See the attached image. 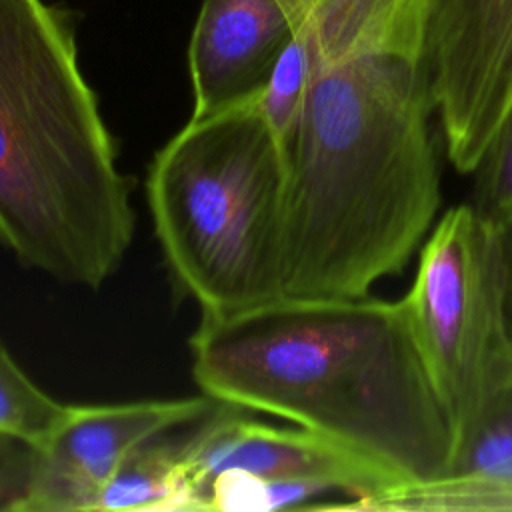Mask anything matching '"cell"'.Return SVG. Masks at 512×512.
<instances>
[{"label": "cell", "instance_id": "obj_7", "mask_svg": "<svg viewBox=\"0 0 512 512\" xmlns=\"http://www.w3.org/2000/svg\"><path fill=\"white\" fill-rule=\"evenodd\" d=\"M218 402L206 394L178 400L70 404L52 436L28 454L16 512H96L120 464L144 442L206 418Z\"/></svg>", "mask_w": 512, "mask_h": 512}, {"label": "cell", "instance_id": "obj_12", "mask_svg": "<svg viewBox=\"0 0 512 512\" xmlns=\"http://www.w3.org/2000/svg\"><path fill=\"white\" fill-rule=\"evenodd\" d=\"M70 404L44 392L0 340V440L40 448L66 418Z\"/></svg>", "mask_w": 512, "mask_h": 512}, {"label": "cell", "instance_id": "obj_5", "mask_svg": "<svg viewBox=\"0 0 512 512\" xmlns=\"http://www.w3.org/2000/svg\"><path fill=\"white\" fill-rule=\"evenodd\" d=\"M506 282L504 232L472 202H460L432 224L418 248L412 284L400 298L456 444L512 350Z\"/></svg>", "mask_w": 512, "mask_h": 512}, {"label": "cell", "instance_id": "obj_2", "mask_svg": "<svg viewBox=\"0 0 512 512\" xmlns=\"http://www.w3.org/2000/svg\"><path fill=\"white\" fill-rule=\"evenodd\" d=\"M192 378L214 402L278 416L342 448L384 488L442 474L456 434L400 300H276L200 316Z\"/></svg>", "mask_w": 512, "mask_h": 512}, {"label": "cell", "instance_id": "obj_14", "mask_svg": "<svg viewBox=\"0 0 512 512\" xmlns=\"http://www.w3.org/2000/svg\"><path fill=\"white\" fill-rule=\"evenodd\" d=\"M504 246H506V270H508L506 318H508V330H510V338H512V228L504 230Z\"/></svg>", "mask_w": 512, "mask_h": 512}, {"label": "cell", "instance_id": "obj_1", "mask_svg": "<svg viewBox=\"0 0 512 512\" xmlns=\"http://www.w3.org/2000/svg\"><path fill=\"white\" fill-rule=\"evenodd\" d=\"M310 80L286 140L282 296H366L442 204L424 0H298Z\"/></svg>", "mask_w": 512, "mask_h": 512}, {"label": "cell", "instance_id": "obj_9", "mask_svg": "<svg viewBox=\"0 0 512 512\" xmlns=\"http://www.w3.org/2000/svg\"><path fill=\"white\" fill-rule=\"evenodd\" d=\"M348 512H512V350L460 436L450 466L428 480L338 504Z\"/></svg>", "mask_w": 512, "mask_h": 512}, {"label": "cell", "instance_id": "obj_4", "mask_svg": "<svg viewBox=\"0 0 512 512\" xmlns=\"http://www.w3.org/2000/svg\"><path fill=\"white\" fill-rule=\"evenodd\" d=\"M286 152L258 98L192 116L152 158L146 202L174 288L202 316L282 296Z\"/></svg>", "mask_w": 512, "mask_h": 512}, {"label": "cell", "instance_id": "obj_15", "mask_svg": "<svg viewBox=\"0 0 512 512\" xmlns=\"http://www.w3.org/2000/svg\"><path fill=\"white\" fill-rule=\"evenodd\" d=\"M10 468H8V460L4 450L0 448V508L6 506L8 498H10Z\"/></svg>", "mask_w": 512, "mask_h": 512}, {"label": "cell", "instance_id": "obj_3", "mask_svg": "<svg viewBox=\"0 0 512 512\" xmlns=\"http://www.w3.org/2000/svg\"><path fill=\"white\" fill-rule=\"evenodd\" d=\"M130 192L68 20L0 0V242L24 268L96 290L132 244Z\"/></svg>", "mask_w": 512, "mask_h": 512}, {"label": "cell", "instance_id": "obj_10", "mask_svg": "<svg viewBox=\"0 0 512 512\" xmlns=\"http://www.w3.org/2000/svg\"><path fill=\"white\" fill-rule=\"evenodd\" d=\"M294 28L292 0H202L188 48L192 116L258 98Z\"/></svg>", "mask_w": 512, "mask_h": 512}, {"label": "cell", "instance_id": "obj_6", "mask_svg": "<svg viewBox=\"0 0 512 512\" xmlns=\"http://www.w3.org/2000/svg\"><path fill=\"white\" fill-rule=\"evenodd\" d=\"M424 64L446 156L470 176L512 108V0H424Z\"/></svg>", "mask_w": 512, "mask_h": 512}, {"label": "cell", "instance_id": "obj_11", "mask_svg": "<svg viewBox=\"0 0 512 512\" xmlns=\"http://www.w3.org/2000/svg\"><path fill=\"white\" fill-rule=\"evenodd\" d=\"M180 444L182 438H164V434L140 444L102 490L96 512H194L180 470Z\"/></svg>", "mask_w": 512, "mask_h": 512}, {"label": "cell", "instance_id": "obj_8", "mask_svg": "<svg viewBox=\"0 0 512 512\" xmlns=\"http://www.w3.org/2000/svg\"><path fill=\"white\" fill-rule=\"evenodd\" d=\"M242 408L220 404L192 434L182 436L180 470L192 494L194 512H204L210 480L226 470L260 478H324L346 496L338 504L364 498L384 482L360 460L304 428H276L242 414Z\"/></svg>", "mask_w": 512, "mask_h": 512}, {"label": "cell", "instance_id": "obj_13", "mask_svg": "<svg viewBox=\"0 0 512 512\" xmlns=\"http://www.w3.org/2000/svg\"><path fill=\"white\" fill-rule=\"evenodd\" d=\"M470 176V202L502 232L512 228V108Z\"/></svg>", "mask_w": 512, "mask_h": 512}]
</instances>
